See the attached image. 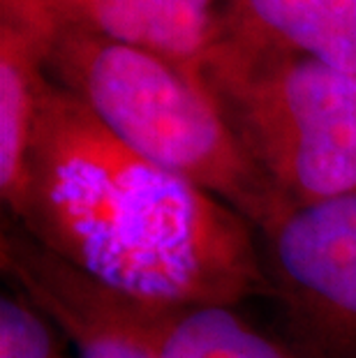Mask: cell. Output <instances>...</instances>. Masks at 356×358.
I'll return each instance as SVG.
<instances>
[{
    "instance_id": "7a4b0ae2",
    "label": "cell",
    "mask_w": 356,
    "mask_h": 358,
    "mask_svg": "<svg viewBox=\"0 0 356 358\" xmlns=\"http://www.w3.org/2000/svg\"><path fill=\"white\" fill-rule=\"evenodd\" d=\"M47 72L127 148L232 206L255 231L290 208L234 139L201 79L171 60L79 28H54Z\"/></svg>"
},
{
    "instance_id": "ba28073f",
    "label": "cell",
    "mask_w": 356,
    "mask_h": 358,
    "mask_svg": "<svg viewBox=\"0 0 356 358\" xmlns=\"http://www.w3.org/2000/svg\"><path fill=\"white\" fill-rule=\"evenodd\" d=\"M215 35L294 51L356 74V0H222Z\"/></svg>"
},
{
    "instance_id": "52a82bcc",
    "label": "cell",
    "mask_w": 356,
    "mask_h": 358,
    "mask_svg": "<svg viewBox=\"0 0 356 358\" xmlns=\"http://www.w3.org/2000/svg\"><path fill=\"white\" fill-rule=\"evenodd\" d=\"M111 299L150 358H297L229 306L141 301L113 289Z\"/></svg>"
},
{
    "instance_id": "277c9868",
    "label": "cell",
    "mask_w": 356,
    "mask_h": 358,
    "mask_svg": "<svg viewBox=\"0 0 356 358\" xmlns=\"http://www.w3.org/2000/svg\"><path fill=\"white\" fill-rule=\"evenodd\" d=\"M271 294L313 358H356V194L290 206L257 231Z\"/></svg>"
},
{
    "instance_id": "5b68a950",
    "label": "cell",
    "mask_w": 356,
    "mask_h": 358,
    "mask_svg": "<svg viewBox=\"0 0 356 358\" xmlns=\"http://www.w3.org/2000/svg\"><path fill=\"white\" fill-rule=\"evenodd\" d=\"M222 0H0V14L40 28H79L153 51L199 77Z\"/></svg>"
},
{
    "instance_id": "6da1fadb",
    "label": "cell",
    "mask_w": 356,
    "mask_h": 358,
    "mask_svg": "<svg viewBox=\"0 0 356 358\" xmlns=\"http://www.w3.org/2000/svg\"><path fill=\"white\" fill-rule=\"evenodd\" d=\"M10 215L49 252L132 299L234 308L271 294L243 215L127 148L54 79Z\"/></svg>"
},
{
    "instance_id": "30bf717a",
    "label": "cell",
    "mask_w": 356,
    "mask_h": 358,
    "mask_svg": "<svg viewBox=\"0 0 356 358\" xmlns=\"http://www.w3.org/2000/svg\"><path fill=\"white\" fill-rule=\"evenodd\" d=\"M47 317L14 292L0 301V358H60Z\"/></svg>"
},
{
    "instance_id": "3957f363",
    "label": "cell",
    "mask_w": 356,
    "mask_h": 358,
    "mask_svg": "<svg viewBox=\"0 0 356 358\" xmlns=\"http://www.w3.org/2000/svg\"><path fill=\"white\" fill-rule=\"evenodd\" d=\"M199 79L287 206L356 194V74L215 35Z\"/></svg>"
},
{
    "instance_id": "9c48e42d",
    "label": "cell",
    "mask_w": 356,
    "mask_h": 358,
    "mask_svg": "<svg viewBox=\"0 0 356 358\" xmlns=\"http://www.w3.org/2000/svg\"><path fill=\"white\" fill-rule=\"evenodd\" d=\"M49 86L47 35L0 14V194L10 213L21 201Z\"/></svg>"
},
{
    "instance_id": "8992f818",
    "label": "cell",
    "mask_w": 356,
    "mask_h": 358,
    "mask_svg": "<svg viewBox=\"0 0 356 358\" xmlns=\"http://www.w3.org/2000/svg\"><path fill=\"white\" fill-rule=\"evenodd\" d=\"M0 264L14 292L70 338L79 358H150L118 317L111 289L49 252L24 229H3Z\"/></svg>"
}]
</instances>
